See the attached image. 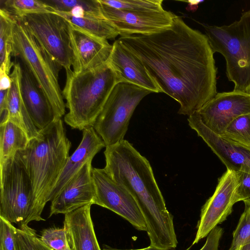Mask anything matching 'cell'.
I'll list each match as a JSON object with an SVG mask.
<instances>
[{
  "label": "cell",
  "instance_id": "d4e9b609",
  "mask_svg": "<svg viewBox=\"0 0 250 250\" xmlns=\"http://www.w3.org/2000/svg\"><path fill=\"white\" fill-rule=\"evenodd\" d=\"M9 14L0 10V66H6L7 73L9 74L14 62H11L13 42V27L16 22Z\"/></svg>",
  "mask_w": 250,
  "mask_h": 250
},
{
  "label": "cell",
  "instance_id": "4316f807",
  "mask_svg": "<svg viewBox=\"0 0 250 250\" xmlns=\"http://www.w3.org/2000/svg\"><path fill=\"white\" fill-rule=\"evenodd\" d=\"M220 136L228 141L250 149V113L236 118Z\"/></svg>",
  "mask_w": 250,
  "mask_h": 250
},
{
  "label": "cell",
  "instance_id": "cb8c5ba5",
  "mask_svg": "<svg viewBox=\"0 0 250 250\" xmlns=\"http://www.w3.org/2000/svg\"><path fill=\"white\" fill-rule=\"evenodd\" d=\"M54 12L63 17L73 25L99 38L106 40H113L119 35L114 26L104 17L77 18L63 12L58 11Z\"/></svg>",
  "mask_w": 250,
  "mask_h": 250
},
{
  "label": "cell",
  "instance_id": "d590c367",
  "mask_svg": "<svg viewBox=\"0 0 250 250\" xmlns=\"http://www.w3.org/2000/svg\"><path fill=\"white\" fill-rule=\"evenodd\" d=\"M190 248H188V249H186V250H188L190 249ZM103 250H164V249H161L160 248H158L155 247L149 246L146 248H145L143 249H135V250H121V249H117L115 248H110L109 247H106L105 248H104Z\"/></svg>",
  "mask_w": 250,
  "mask_h": 250
},
{
  "label": "cell",
  "instance_id": "83f0119b",
  "mask_svg": "<svg viewBox=\"0 0 250 250\" xmlns=\"http://www.w3.org/2000/svg\"><path fill=\"white\" fill-rule=\"evenodd\" d=\"M104 4L124 11L160 10L163 9L162 0H99Z\"/></svg>",
  "mask_w": 250,
  "mask_h": 250
},
{
  "label": "cell",
  "instance_id": "8fae6325",
  "mask_svg": "<svg viewBox=\"0 0 250 250\" xmlns=\"http://www.w3.org/2000/svg\"><path fill=\"white\" fill-rule=\"evenodd\" d=\"M239 185L237 172L227 169L218 179L215 190L202 207L197 231L191 246L207 237L217 225L225 221L237 202Z\"/></svg>",
  "mask_w": 250,
  "mask_h": 250
},
{
  "label": "cell",
  "instance_id": "4dcf8cb0",
  "mask_svg": "<svg viewBox=\"0 0 250 250\" xmlns=\"http://www.w3.org/2000/svg\"><path fill=\"white\" fill-rule=\"evenodd\" d=\"M250 243V206L245 209L233 232V238L229 250H236L245 244Z\"/></svg>",
  "mask_w": 250,
  "mask_h": 250
},
{
  "label": "cell",
  "instance_id": "ffe728a7",
  "mask_svg": "<svg viewBox=\"0 0 250 250\" xmlns=\"http://www.w3.org/2000/svg\"><path fill=\"white\" fill-rule=\"evenodd\" d=\"M91 205L65 214L63 227L72 250H101L91 217Z\"/></svg>",
  "mask_w": 250,
  "mask_h": 250
},
{
  "label": "cell",
  "instance_id": "8992f818",
  "mask_svg": "<svg viewBox=\"0 0 250 250\" xmlns=\"http://www.w3.org/2000/svg\"><path fill=\"white\" fill-rule=\"evenodd\" d=\"M11 55L19 59L35 79L49 101L56 120L61 119L66 107L59 83V72L62 67L18 21L13 27Z\"/></svg>",
  "mask_w": 250,
  "mask_h": 250
},
{
  "label": "cell",
  "instance_id": "2e32d148",
  "mask_svg": "<svg viewBox=\"0 0 250 250\" xmlns=\"http://www.w3.org/2000/svg\"><path fill=\"white\" fill-rule=\"evenodd\" d=\"M188 121L190 127L202 138L227 169L250 173V149L228 141L212 132L204 125L197 112L188 116Z\"/></svg>",
  "mask_w": 250,
  "mask_h": 250
},
{
  "label": "cell",
  "instance_id": "9c48e42d",
  "mask_svg": "<svg viewBox=\"0 0 250 250\" xmlns=\"http://www.w3.org/2000/svg\"><path fill=\"white\" fill-rule=\"evenodd\" d=\"M21 22L51 58L65 71L72 66V51L69 22L55 12L26 14Z\"/></svg>",
  "mask_w": 250,
  "mask_h": 250
},
{
  "label": "cell",
  "instance_id": "7402d4cb",
  "mask_svg": "<svg viewBox=\"0 0 250 250\" xmlns=\"http://www.w3.org/2000/svg\"><path fill=\"white\" fill-rule=\"evenodd\" d=\"M29 140L26 133L13 122L0 124V162L24 150Z\"/></svg>",
  "mask_w": 250,
  "mask_h": 250
},
{
  "label": "cell",
  "instance_id": "4fadbf2b",
  "mask_svg": "<svg viewBox=\"0 0 250 250\" xmlns=\"http://www.w3.org/2000/svg\"><path fill=\"white\" fill-rule=\"evenodd\" d=\"M197 112L204 125L221 135L236 118L250 113V94L233 91L217 93Z\"/></svg>",
  "mask_w": 250,
  "mask_h": 250
},
{
  "label": "cell",
  "instance_id": "d6986e66",
  "mask_svg": "<svg viewBox=\"0 0 250 250\" xmlns=\"http://www.w3.org/2000/svg\"><path fill=\"white\" fill-rule=\"evenodd\" d=\"M105 144L93 127L83 130L82 141L73 154L69 156L50 195L51 201L83 167L85 164L92 160L96 154Z\"/></svg>",
  "mask_w": 250,
  "mask_h": 250
},
{
  "label": "cell",
  "instance_id": "6da1fadb",
  "mask_svg": "<svg viewBox=\"0 0 250 250\" xmlns=\"http://www.w3.org/2000/svg\"><path fill=\"white\" fill-rule=\"evenodd\" d=\"M144 65L161 92L177 101L179 114L198 111L217 93L214 52L206 35L175 15L159 32L118 39Z\"/></svg>",
  "mask_w": 250,
  "mask_h": 250
},
{
  "label": "cell",
  "instance_id": "52a82bcc",
  "mask_svg": "<svg viewBox=\"0 0 250 250\" xmlns=\"http://www.w3.org/2000/svg\"><path fill=\"white\" fill-rule=\"evenodd\" d=\"M0 217L19 227L44 220L30 178L18 153L0 162Z\"/></svg>",
  "mask_w": 250,
  "mask_h": 250
},
{
  "label": "cell",
  "instance_id": "9a60e30c",
  "mask_svg": "<svg viewBox=\"0 0 250 250\" xmlns=\"http://www.w3.org/2000/svg\"><path fill=\"white\" fill-rule=\"evenodd\" d=\"M92 160L62 188L51 201L49 217L70 213L88 204H95L96 191L91 175Z\"/></svg>",
  "mask_w": 250,
  "mask_h": 250
},
{
  "label": "cell",
  "instance_id": "8d00e7d4",
  "mask_svg": "<svg viewBox=\"0 0 250 250\" xmlns=\"http://www.w3.org/2000/svg\"><path fill=\"white\" fill-rule=\"evenodd\" d=\"M239 250H250V243L241 246L239 247Z\"/></svg>",
  "mask_w": 250,
  "mask_h": 250
},
{
  "label": "cell",
  "instance_id": "f546056e",
  "mask_svg": "<svg viewBox=\"0 0 250 250\" xmlns=\"http://www.w3.org/2000/svg\"><path fill=\"white\" fill-rule=\"evenodd\" d=\"M14 235L16 250H42L36 230L28 225L16 228Z\"/></svg>",
  "mask_w": 250,
  "mask_h": 250
},
{
  "label": "cell",
  "instance_id": "ac0fdd59",
  "mask_svg": "<svg viewBox=\"0 0 250 250\" xmlns=\"http://www.w3.org/2000/svg\"><path fill=\"white\" fill-rule=\"evenodd\" d=\"M21 64V92L25 107L36 127L44 129L56 120L43 92L27 69Z\"/></svg>",
  "mask_w": 250,
  "mask_h": 250
},
{
  "label": "cell",
  "instance_id": "277c9868",
  "mask_svg": "<svg viewBox=\"0 0 250 250\" xmlns=\"http://www.w3.org/2000/svg\"><path fill=\"white\" fill-rule=\"evenodd\" d=\"M66 73L62 92L68 112L64 121L72 129L93 127L117 83L115 73L107 62L78 73L71 69Z\"/></svg>",
  "mask_w": 250,
  "mask_h": 250
},
{
  "label": "cell",
  "instance_id": "3957f363",
  "mask_svg": "<svg viewBox=\"0 0 250 250\" xmlns=\"http://www.w3.org/2000/svg\"><path fill=\"white\" fill-rule=\"evenodd\" d=\"M71 143L62 119L39 130L26 147L18 152L32 182L38 208L42 213L68 159Z\"/></svg>",
  "mask_w": 250,
  "mask_h": 250
},
{
  "label": "cell",
  "instance_id": "f35d334b",
  "mask_svg": "<svg viewBox=\"0 0 250 250\" xmlns=\"http://www.w3.org/2000/svg\"><path fill=\"white\" fill-rule=\"evenodd\" d=\"M239 249H237L236 250H239Z\"/></svg>",
  "mask_w": 250,
  "mask_h": 250
},
{
  "label": "cell",
  "instance_id": "e575fe53",
  "mask_svg": "<svg viewBox=\"0 0 250 250\" xmlns=\"http://www.w3.org/2000/svg\"><path fill=\"white\" fill-rule=\"evenodd\" d=\"M11 85V79L7 73L5 65L0 66V90L10 89Z\"/></svg>",
  "mask_w": 250,
  "mask_h": 250
},
{
  "label": "cell",
  "instance_id": "d6a6232c",
  "mask_svg": "<svg viewBox=\"0 0 250 250\" xmlns=\"http://www.w3.org/2000/svg\"><path fill=\"white\" fill-rule=\"evenodd\" d=\"M237 172L239 179L237 191V202L243 201L245 206H250V173L244 171Z\"/></svg>",
  "mask_w": 250,
  "mask_h": 250
},
{
  "label": "cell",
  "instance_id": "484cf974",
  "mask_svg": "<svg viewBox=\"0 0 250 250\" xmlns=\"http://www.w3.org/2000/svg\"><path fill=\"white\" fill-rule=\"evenodd\" d=\"M0 9L15 20L26 14L55 12L42 0H0Z\"/></svg>",
  "mask_w": 250,
  "mask_h": 250
},
{
  "label": "cell",
  "instance_id": "44dd1931",
  "mask_svg": "<svg viewBox=\"0 0 250 250\" xmlns=\"http://www.w3.org/2000/svg\"><path fill=\"white\" fill-rule=\"evenodd\" d=\"M21 73V62H14L13 70L10 75L11 85L7 96L6 117L2 124L7 121L13 122L26 133L30 140L38 135L39 130L33 123L22 99L20 84Z\"/></svg>",
  "mask_w": 250,
  "mask_h": 250
},
{
  "label": "cell",
  "instance_id": "5b68a950",
  "mask_svg": "<svg viewBox=\"0 0 250 250\" xmlns=\"http://www.w3.org/2000/svg\"><path fill=\"white\" fill-rule=\"evenodd\" d=\"M201 24L213 52L225 59L227 77L234 84L233 91L250 94V10L229 25Z\"/></svg>",
  "mask_w": 250,
  "mask_h": 250
},
{
  "label": "cell",
  "instance_id": "74e56055",
  "mask_svg": "<svg viewBox=\"0 0 250 250\" xmlns=\"http://www.w3.org/2000/svg\"><path fill=\"white\" fill-rule=\"evenodd\" d=\"M40 243L41 247L42 249V250H54L53 249H52L51 248H49L47 246H45L44 244H43L41 241L40 240Z\"/></svg>",
  "mask_w": 250,
  "mask_h": 250
},
{
  "label": "cell",
  "instance_id": "836d02e7",
  "mask_svg": "<svg viewBox=\"0 0 250 250\" xmlns=\"http://www.w3.org/2000/svg\"><path fill=\"white\" fill-rule=\"evenodd\" d=\"M223 229L218 226L215 227L208 234L206 242L199 250H219L221 238Z\"/></svg>",
  "mask_w": 250,
  "mask_h": 250
},
{
  "label": "cell",
  "instance_id": "f1b7e54d",
  "mask_svg": "<svg viewBox=\"0 0 250 250\" xmlns=\"http://www.w3.org/2000/svg\"><path fill=\"white\" fill-rule=\"evenodd\" d=\"M39 238L43 244L54 250H72L64 227L45 229Z\"/></svg>",
  "mask_w": 250,
  "mask_h": 250
},
{
  "label": "cell",
  "instance_id": "603a6c76",
  "mask_svg": "<svg viewBox=\"0 0 250 250\" xmlns=\"http://www.w3.org/2000/svg\"><path fill=\"white\" fill-rule=\"evenodd\" d=\"M55 11L77 18H103L98 0H42Z\"/></svg>",
  "mask_w": 250,
  "mask_h": 250
},
{
  "label": "cell",
  "instance_id": "ba28073f",
  "mask_svg": "<svg viewBox=\"0 0 250 250\" xmlns=\"http://www.w3.org/2000/svg\"><path fill=\"white\" fill-rule=\"evenodd\" d=\"M152 92L127 82H120L115 85L93 126L105 147L124 140L136 106L146 95Z\"/></svg>",
  "mask_w": 250,
  "mask_h": 250
},
{
  "label": "cell",
  "instance_id": "5bb4252c",
  "mask_svg": "<svg viewBox=\"0 0 250 250\" xmlns=\"http://www.w3.org/2000/svg\"><path fill=\"white\" fill-rule=\"evenodd\" d=\"M69 29L74 73L94 69L107 62L112 50L107 40L88 33L69 22Z\"/></svg>",
  "mask_w": 250,
  "mask_h": 250
},
{
  "label": "cell",
  "instance_id": "e0dca14e",
  "mask_svg": "<svg viewBox=\"0 0 250 250\" xmlns=\"http://www.w3.org/2000/svg\"><path fill=\"white\" fill-rule=\"evenodd\" d=\"M107 62L115 73L117 83L127 82L153 92H161L144 65L118 39L112 44Z\"/></svg>",
  "mask_w": 250,
  "mask_h": 250
},
{
  "label": "cell",
  "instance_id": "7c38bea8",
  "mask_svg": "<svg viewBox=\"0 0 250 250\" xmlns=\"http://www.w3.org/2000/svg\"><path fill=\"white\" fill-rule=\"evenodd\" d=\"M100 3L103 16L114 26L121 37L159 32L170 26L176 15L164 9L124 11Z\"/></svg>",
  "mask_w": 250,
  "mask_h": 250
},
{
  "label": "cell",
  "instance_id": "30bf717a",
  "mask_svg": "<svg viewBox=\"0 0 250 250\" xmlns=\"http://www.w3.org/2000/svg\"><path fill=\"white\" fill-rule=\"evenodd\" d=\"M91 175L96 195L95 204L121 216L137 229L146 231L143 214L130 192L114 181L104 168L92 167Z\"/></svg>",
  "mask_w": 250,
  "mask_h": 250
},
{
  "label": "cell",
  "instance_id": "1f68e13d",
  "mask_svg": "<svg viewBox=\"0 0 250 250\" xmlns=\"http://www.w3.org/2000/svg\"><path fill=\"white\" fill-rule=\"evenodd\" d=\"M16 228L0 217V250H16L14 235Z\"/></svg>",
  "mask_w": 250,
  "mask_h": 250
},
{
  "label": "cell",
  "instance_id": "7a4b0ae2",
  "mask_svg": "<svg viewBox=\"0 0 250 250\" xmlns=\"http://www.w3.org/2000/svg\"><path fill=\"white\" fill-rule=\"evenodd\" d=\"M104 154L105 172L136 200L146 223L150 246L175 249L178 240L173 216L167 209L148 161L125 140L106 146Z\"/></svg>",
  "mask_w": 250,
  "mask_h": 250
}]
</instances>
